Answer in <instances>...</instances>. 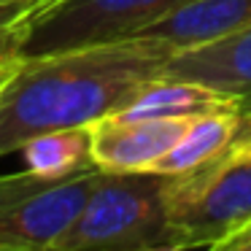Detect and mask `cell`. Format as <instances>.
Wrapping results in <instances>:
<instances>
[{"instance_id":"obj_1","label":"cell","mask_w":251,"mask_h":251,"mask_svg":"<svg viewBox=\"0 0 251 251\" xmlns=\"http://www.w3.org/2000/svg\"><path fill=\"white\" fill-rule=\"evenodd\" d=\"M173 54L162 38L127 35L14 62L0 84V159L41 132L89 127L122 111Z\"/></svg>"},{"instance_id":"obj_2","label":"cell","mask_w":251,"mask_h":251,"mask_svg":"<svg viewBox=\"0 0 251 251\" xmlns=\"http://www.w3.org/2000/svg\"><path fill=\"white\" fill-rule=\"evenodd\" d=\"M168 176L100 170L87 205L54 251H176L165 211Z\"/></svg>"},{"instance_id":"obj_3","label":"cell","mask_w":251,"mask_h":251,"mask_svg":"<svg viewBox=\"0 0 251 251\" xmlns=\"http://www.w3.org/2000/svg\"><path fill=\"white\" fill-rule=\"evenodd\" d=\"M165 211L178 249H219L251 222V149L229 143L219 157L165 181Z\"/></svg>"},{"instance_id":"obj_4","label":"cell","mask_w":251,"mask_h":251,"mask_svg":"<svg viewBox=\"0 0 251 251\" xmlns=\"http://www.w3.org/2000/svg\"><path fill=\"white\" fill-rule=\"evenodd\" d=\"M189 0H51L3 46L11 62L138 35Z\"/></svg>"},{"instance_id":"obj_5","label":"cell","mask_w":251,"mask_h":251,"mask_svg":"<svg viewBox=\"0 0 251 251\" xmlns=\"http://www.w3.org/2000/svg\"><path fill=\"white\" fill-rule=\"evenodd\" d=\"M100 168L68 178L30 173L0 176V251H54L92 192Z\"/></svg>"},{"instance_id":"obj_6","label":"cell","mask_w":251,"mask_h":251,"mask_svg":"<svg viewBox=\"0 0 251 251\" xmlns=\"http://www.w3.org/2000/svg\"><path fill=\"white\" fill-rule=\"evenodd\" d=\"M189 119H132L108 114L89 125L92 162L108 173L151 170L181 138Z\"/></svg>"},{"instance_id":"obj_7","label":"cell","mask_w":251,"mask_h":251,"mask_svg":"<svg viewBox=\"0 0 251 251\" xmlns=\"http://www.w3.org/2000/svg\"><path fill=\"white\" fill-rule=\"evenodd\" d=\"M162 76L186 78L251 103V27L213 44L176 51Z\"/></svg>"},{"instance_id":"obj_8","label":"cell","mask_w":251,"mask_h":251,"mask_svg":"<svg viewBox=\"0 0 251 251\" xmlns=\"http://www.w3.org/2000/svg\"><path fill=\"white\" fill-rule=\"evenodd\" d=\"M251 27V0H189L173 14L143 27L138 35H154L176 51L213 44Z\"/></svg>"},{"instance_id":"obj_9","label":"cell","mask_w":251,"mask_h":251,"mask_svg":"<svg viewBox=\"0 0 251 251\" xmlns=\"http://www.w3.org/2000/svg\"><path fill=\"white\" fill-rule=\"evenodd\" d=\"M224 111H243V100L197 81L159 76L116 114L132 119H195Z\"/></svg>"},{"instance_id":"obj_10","label":"cell","mask_w":251,"mask_h":251,"mask_svg":"<svg viewBox=\"0 0 251 251\" xmlns=\"http://www.w3.org/2000/svg\"><path fill=\"white\" fill-rule=\"evenodd\" d=\"M240 111H224V114H205L189 119L181 138L173 143L168 154L154 165V173L162 176H178L208 159L219 157L224 149L232 143L235 130H238Z\"/></svg>"},{"instance_id":"obj_11","label":"cell","mask_w":251,"mask_h":251,"mask_svg":"<svg viewBox=\"0 0 251 251\" xmlns=\"http://www.w3.org/2000/svg\"><path fill=\"white\" fill-rule=\"evenodd\" d=\"M25 168L41 178H68L87 168H98L92 162L89 127H65L49 130L30 138L22 149Z\"/></svg>"},{"instance_id":"obj_12","label":"cell","mask_w":251,"mask_h":251,"mask_svg":"<svg viewBox=\"0 0 251 251\" xmlns=\"http://www.w3.org/2000/svg\"><path fill=\"white\" fill-rule=\"evenodd\" d=\"M51 0H6L0 3V51L8 44L14 33H17L19 25H25L35 11L46 8Z\"/></svg>"},{"instance_id":"obj_13","label":"cell","mask_w":251,"mask_h":251,"mask_svg":"<svg viewBox=\"0 0 251 251\" xmlns=\"http://www.w3.org/2000/svg\"><path fill=\"white\" fill-rule=\"evenodd\" d=\"M219 249H227V251H251V222L246 227H240L238 232H232L229 238H224L219 243Z\"/></svg>"},{"instance_id":"obj_14","label":"cell","mask_w":251,"mask_h":251,"mask_svg":"<svg viewBox=\"0 0 251 251\" xmlns=\"http://www.w3.org/2000/svg\"><path fill=\"white\" fill-rule=\"evenodd\" d=\"M11 65H14V62H3V65H0V84H3V78L8 76V71H11Z\"/></svg>"},{"instance_id":"obj_15","label":"cell","mask_w":251,"mask_h":251,"mask_svg":"<svg viewBox=\"0 0 251 251\" xmlns=\"http://www.w3.org/2000/svg\"><path fill=\"white\" fill-rule=\"evenodd\" d=\"M3 62H11V60H8V57L3 54V51H0V65H3Z\"/></svg>"},{"instance_id":"obj_16","label":"cell","mask_w":251,"mask_h":251,"mask_svg":"<svg viewBox=\"0 0 251 251\" xmlns=\"http://www.w3.org/2000/svg\"><path fill=\"white\" fill-rule=\"evenodd\" d=\"M0 3H6V0H0Z\"/></svg>"}]
</instances>
